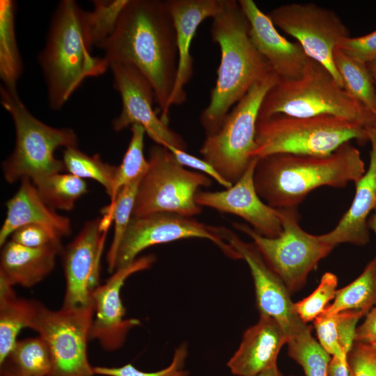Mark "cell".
Segmentation results:
<instances>
[{
	"label": "cell",
	"mask_w": 376,
	"mask_h": 376,
	"mask_svg": "<svg viewBox=\"0 0 376 376\" xmlns=\"http://www.w3.org/2000/svg\"><path fill=\"white\" fill-rule=\"evenodd\" d=\"M99 48L109 65L130 64L145 76L153 89L159 116L168 123L178 49L166 0H129L114 31Z\"/></svg>",
	"instance_id": "cell-1"
},
{
	"label": "cell",
	"mask_w": 376,
	"mask_h": 376,
	"mask_svg": "<svg viewBox=\"0 0 376 376\" xmlns=\"http://www.w3.org/2000/svg\"><path fill=\"white\" fill-rule=\"evenodd\" d=\"M359 150L346 143L327 155L276 153L257 159L253 182L260 198L276 208H297L321 187H345L365 173Z\"/></svg>",
	"instance_id": "cell-2"
},
{
	"label": "cell",
	"mask_w": 376,
	"mask_h": 376,
	"mask_svg": "<svg viewBox=\"0 0 376 376\" xmlns=\"http://www.w3.org/2000/svg\"><path fill=\"white\" fill-rule=\"evenodd\" d=\"M249 21L238 1L227 0L212 19V40L220 49L217 78L200 116L205 134L216 132L233 108L258 81L273 71L250 38Z\"/></svg>",
	"instance_id": "cell-3"
},
{
	"label": "cell",
	"mask_w": 376,
	"mask_h": 376,
	"mask_svg": "<svg viewBox=\"0 0 376 376\" xmlns=\"http://www.w3.org/2000/svg\"><path fill=\"white\" fill-rule=\"evenodd\" d=\"M88 14L73 0L61 1L38 55L54 111L61 109L86 78L102 75L109 68L104 57L92 55Z\"/></svg>",
	"instance_id": "cell-4"
},
{
	"label": "cell",
	"mask_w": 376,
	"mask_h": 376,
	"mask_svg": "<svg viewBox=\"0 0 376 376\" xmlns=\"http://www.w3.org/2000/svg\"><path fill=\"white\" fill-rule=\"evenodd\" d=\"M275 114L295 117L331 116L367 130L376 118L352 98L321 63L310 58L297 79L279 78L263 101L258 119Z\"/></svg>",
	"instance_id": "cell-5"
},
{
	"label": "cell",
	"mask_w": 376,
	"mask_h": 376,
	"mask_svg": "<svg viewBox=\"0 0 376 376\" xmlns=\"http://www.w3.org/2000/svg\"><path fill=\"white\" fill-rule=\"evenodd\" d=\"M1 104L10 113L15 131L13 152L1 164L4 179L12 184L23 178L33 182L65 168L54 156L59 148L77 147L76 132L69 127H54L36 118L19 98L16 88H0Z\"/></svg>",
	"instance_id": "cell-6"
},
{
	"label": "cell",
	"mask_w": 376,
	"mask_h": 376,
	"mask_svg": "<svg viewBox=\"0 0 376 376\" xmlns=\"http://www.w3.org/2000/svg\"><path fill=\"white\" fill-rule=\"evenodd\" d=\"M352 140L369 141L368 130L331 116L275 114L258 119L253 158L276 153L327 155Z\"/></svg>",
	"instance_id": "cell-7"
},
{
	"label": "cell",
	"mask_w": 376,
	"mask_h": 376,
	"mask_svg": "<svg viewBox=\"0 0 376 376\" xmlns=\"http://www.w3.org/2000/svg\"><path fill=\"white\" fill-rule=\"evenodd\" d=\"M279 78L272 72L255 84L230 111L220 128L206 136L201 147L203 159L231 184L255 159L253 153L260 109L265 95Z\"/></svg>",
	"instance_id": "cell-8"
},
{
	"label": "cell",
	"mask_w": 376,
	"mask_h": 376,
	"mask_svg": "<svg viewBox=\"0 0 376 376\" xmlns=\"http://www.w3.org/2000/svg\"><path fill=\"white\" fill-rule=\"evenodd\" d=\"M148 169L136 195L133 217L167 212L192 217L201 212L195 196L211 179L180 165L165 147L155 144L148 150Z\"/></svg>",
	"instance_id": "cell-9"
},
{
	"label": "cell",
	"mask_w": 376,
	"mask_h": 376,
	"mask_svg": "<svg viewBox=\"0 0 376 376\" xmlns=\"http://www.w3.org/2000/svg\"><path fill=\"white\" fill-rule=\"evenodd\" d=\"M279 210L282 231L276 237H265L246 224L236 222L233 226L252 240L267 265L292 294L304 287L308 274L334 246L300 226L297 208Z\"/></svg>",
	"instance_id": "cell-10"
},
{
	"label": "cell",
	"mask_w": 376,
	"mask_h": 376,
	"mask_svg": "<svg viewBox=\"0 0 376 376\" xmlns=\"http://www.w3.org/2000/svg\"><path fill=\"white\" fill-rule=\"evenodd\" d=\"M93 316V304L52 310L39 302L31 329L50 351L52 366L49 376L95 375L88 358Z\"/></svg>",
	"instance_id": "cell-11"
},
{
	"label": "cell",
	"mask_w": 376,
	"mask_h": 376,
	"mask_svg": "<svg viewBox=\"0 0 376 376\" xmlns=\"http://www.w3.org/2000/svg\"><path fill=\"white\" fill-rule=\"evenodd\" d=\"M267 15L276 27L295 38L308 56L324 65L343 88L334 53L338 42L350 36V32L336 12L313 3H291Z\"/></svg>",
	"instance_id": "cell-12"
},
{
	"label": "cell",
	"mask_w": 376,
	"mask_h": 376,
	"mask_svg": "<svg viewBox=\"0 0 376 376\" xmlns=\"http://www.w3.org/2000/svg\"><path fill=\"white\" fill-rule=\"evenodd\" d=\"M188 238L207 239L228 257L241 259L224 240L221 226L207 225L190 217L157 212L132 216L116 253L115 269L134 262L150 246Z\"/></svg>",
	"instance_id": "cell-13"
},
{
	"label": "cell",
	"mask_w": 376,
	"mask_h": 376,
	"mask_svg": "<svg viewBox=\"0 0 376 376\" xmlns=\"http://www.w3.org/2000/svg\"><path fill=\"white\" fill-rule=\"evenodd\" d=\"M109 68L113 87L122 100V110L112 121L113 130L120 132L129 126L139 125L156 144L187 150L183 138L171 130L154 110V91L145 76L127 63H112Z\"/></svg>",
	"instance_id": "cell-14"
},
{
	"label": "cell",
	"mask_w": 376,
	"mask_h": 376,
	"mask_svg": "<svg viewBox=\"0 0 376 376\" xmlns=\"http://www.w3.org/2000/svg\"><path fill=\"white\" fill-rule=\"evenodd\" d=\"M155 260L152 254L139 257L116 269L104 283L100 284L93 291L94 316L90 339L97 340L104 350L113 352L120 349L130 331L141 324L137 318H126L121 290L130 276L150 268Z\"/></svg>",
	"instance_id": "cell-15"
},
{
	"label": "cell",
	"mask_w": 376,
	"mask_h": 376,
	"mask_svg": "<svg viewBox=\"0 0 376 376\" xmlns=\"http://www.w3.org/2000/svg\"><path fill=\"white\" fill-rule=\"evenodd\" d=\"M109 226L101 217L84 223L75 238L62 251L65 292L62 307L86 306L100 285V263Z\"/></svg>",
	"instance_id": "cell-16"
},
{
	"label": "cell",
	"mask_w": 376,
	"mask_h": 376,
	"mask_svg": "<svg viewBox=\"0 0 376 376\" xmlns=\"http://www.w3.org/2000/svg\"><path fill=\"white\" fill-rule=\"evenodd\" d=\"M222 235L249 267L254 284L256 305L260 315L275 319L289 338L304 322L295 313L291 294L285 285L267 265L253 242L242 240L224 227Z\"/></svg>",
	"instance_id": "cell-17"
},
{
	"label": "cell",
	"mask_w": 376,
	"mask_h": 376,
	"mask_svg": "<svg viewBox=\"0 0 376 376\" xmlns=\"http://www.w3.org/2000/svg\"><path fill=\"white\" fill-rule=\"evenodd\" d=\"M255 158L244 174L233 185L223 191H199L195 201L201 207L238 216L254 230L267 237H276L282 231L279 209L265 203L258 194L253 182Z\"/></svg>",
	"instance_id": "cell-18"
},
{
	"label": "cell",
	"mask_w": 376,
	"mask_h": 376,
	"mask_svg": "<svg viewBox=\"0 0 376 376\" xmlns=\"http://www.w3.org/2000/svg\"><path fill=\"white\" fill-rule=\"evenodd\" d=\"M227 0H166L173 19L178 49V69L170 99L171 107L187 100L185 86L194 73L190 47L200 24L214 18L225 8Z\"/></svg>",
	"instance_id": "cell-19"
},
{
	"label": "cell",
	"mask_w": 376,
	"mask_h": 376,
	"mask_svg": "<svg viewBox=\"0 0 376 376\" xmlns=\"http://www.w3.org/2000/svg\"><path fill=\"white\" fill-rule=\"evenodd\" d=\"M250 27V38L257 50L280 79L299 77L310 58L297 42L281 35L267 14L252 0H240Z\"/></svg>",
	"instance_id": "cell-20"
},
{
	"label": "cell",
	"mask_w": 376,
	"mask_h": 376,
	"mask_svg": "<svg viewBox=\"0 0 376 376\" xmlns=\"http://www.w3.org/2000/svg\"><path fill=\"white\" fill-rule=\"evenodd\" d=\"M368 132L371 143L368 168L355 182V194L348 210L331 231L320 235L334 247L343 243L363 246L370 240L367 221L376 210V125Z\"/></svg>",
	"instance_id": "cell-21"
},
{
	"label": "cell",
	"mask_w": 376,
	"mask_h": 376,
	"mask_svg": "<svg viewBox=\"0 0 376 376\" xmlns=\"http://www.w3.org/2000/svg\"><path fill=\"white\" fill-rule=\"evenodd\" d=\"M288 340L287 334L275 319L260 315L258 321L244 331L227 367L236 376H255L277 365L279 352Z\"/></svg>",
	"instance_id": "cell-22"
},
{
	"label": "cell",
	"mask_w": 376,
	"mask_h": 376,
	"mask_svg": "<svg viewBox=\"0 0 376 376\" xmlns=\"http://www.w3.org/2000/svg\"><path fill=\"white\" fill-rule=\"evenodd\" d=\"M6 205V217L0 230L1 246L15 230L24 225L42 226L60 238L72 232L70 219L49 207L28 178L20 180L19 189Z\"/></svg>",
	"instance_id": "cell-23"
},
{
	"label": "cell",
	"mask_w": 376,
	"mask_h": 376,
	"mask_svg": "<svg viewBox=\"0 0 376 376\" xmlns=\"http://www.w3.org/2000/svg\"><path fill=\"white\" fill-rule=\"evenodd\" d=\"M63 250L62 244L29 248L9 240L1 246L0 280L12 287L34 286L52 272Z\"/></svg>",
	"instance_id": "cell-24"
},
{
	"label": "cell",
	"mask_w": 376,
	"mask_h": 376,
	"mask_svg": "<svg viewBox=\"0 0 376 376\" xmlns=\"http://www.w3.org/2000/svg\"><path fill=\"white\" fill-rule=\"evenodd\" d=\"M39 301L17 295L13 287L0 280V366L17 342L19 332L32 328Z\"/></svg>",
	"instance_id": "cell-25"
},
{
	"label": "cell",
	"mask_w": 376,
	"mask_h": 376,
	"mask_svg": "<svg viewBox=\"0 0 376 376\" xmlns=\"http://www.w3.org/2000/svg\"><path fill=\"white\" fill-rule=\"evenodd\" d=\"M17 3L13 0L0 1V77L3 86L16 88L23 70L15 34Z\"/></svg>",
	"instance_id": "cell-26"
},
{
	"label": "cell",
	"mask_w": 376,
	"mask_h": 376,
	"mask_svg": "<svg viewBox=\"0 0 376 376\" xmlns=\"http://www.w3.org/2000/svg\"><path fill=\"white\" fill-rule=\"evenodd\" d=\"M376 306V258L366 265L362 273L346 286L337 290L335 297L323 313L335 314L357 310L364 316Z\"/></svg>",
	"instance_id": "cell-27"
},
{
	"label": "cell",
	"mask_w": 376,
	"mask_h": 376,
	"mask_svg": "<svg viewBox=\"0 0 376 376\" xmlns=\"http://www.w3.org/2000/svg\"><path fill=\"white\" fill-rule=\"evenodd\" d=\"M334 61L344 90L376 118V91L365 63L336 48Z\"/></svg>",
	"instance_id": "cell-28"
},
{
	"label": "cell",
	"mask_w": 376,
	"mask_h": 376,
	"mask_svg": "<svg viewBox=\"0 0 376 376\" xmlns=\"http://www.w3.org/2000/svg\"><path fill=\"white\" fill-rule=\"evenodd\" d=\"M52 366L49 347L38 336L17 340L0 367L20 376H49Z\"/></svg>",
	"instance_id": "cell-29"
},
{
	"label": "cell",
	"mask_w": 376,
	"mask_h": 376,
	"mask_svg": "<svg viewBox=\"0 0 376 376\" xmlns=\"http://www.w3.org/2000/svg\"><path fill=\"white\" fill-rule=\"evenodd\" d=\"M288 354L303 369L305 376H329L332 357L311 334V327L303 323L289 336Z\"/></svg>",
	"instance_id": "cell-30"
},
{
	"label": "cell",
	"mask_w": 376,
	"mask_h": 376,
	"mask_svg": "<svg viewBox=\"0 0 376 376\" xmlns=\"http://www.w3.org/2000/svg\"><path fill=\"white\" fill-rule=\"evenodd\" d=\"M33 183L42 200L54 210H72L88 192L85 180L70 173L52 174Z\"/></svg>",
	"instance_id": "cell-31"
},
{
	"label": "cell",
	"mask_w": 376,
	"mask_h": 376,
	"mask_svg": "<svg viewBox=\"0 0 376 376\" xmlns=\"http://www.w3.org/2000/svg\"><path fill=\"white\" fill-rule=\"evenodd\" d=\"M63 152L62 160L68 173L81 179L95 180L111 196L118 166L104 162L99 154L90 156L77 147L65 148Z\"/></svg>",
	"instance_id": "cell-32"
},
{
	"label": "cell",
	"mask_w": 376,
	"mask_h": 376,
	"mask_svg": "<svg viewBox=\"0 0 376 376\" xmlns=\"http://www.w3.org/2000/svg\"><path fill=\"white\" fill-rule=\"evenodd\" d=\"M141 179L123 187L118 191L113 203L102 210V215L114 222L113 235L106 256L107 270L110 274L116 269V253L132 217L136 195Z\"/></svg>",
	"instance_id": "cell-33"
},
{
	"label": "cell",
	"mask_w": 376,
	"mask_h": 376,
	"mask_svg": "<svg viewBox=\"0 0 376 376\" xmlns=\"http://www.w3.org/2000/svg\"><path fill=\"white\" fill-rule=\"evenodd\" d=\"M130 130L131 138L122 162L118 166L113 190L109 205L113 203L123 187L141 179L148 169V160L144 155L146 132L139 125H132Z\"/></svg>",
	"instance_id": "cell-34"
},
{
	"label": "cell",
	"mask_w": 376,
	"mask_h": 376,
	"mask_svg": "<svg viewBox=\"0 0 376 376\" xmlns=\"http://www.w3.org/2000/svg\"><path fill=\"white\" fill-rule=\"evenodd\" d=\"M129 0H94L88 22L93 46H100L113 33Z\"/></svg>",
	"instance_id": "cell-35"
},
{
	"label": "cell",
	"mask_w": 376,
	"mask_h": 376,
	"mask_svg": "<svg viewBox=\"0 0 376 376\" xmlns=\"http://www.w3.org/2000/svg\"><path fill=\"white\" fill-rule=\"evenodd\" d=\"M337 285V276L331 272H326L310 295L294 303V310L303 322L307 324L313 321L324 312L335 297Z\"/></svg>",
	"instance_id": "cell-36"
},
{
	"label": "cell",
	"mask_w": 376,
	"mask_h": 376,
	"mask_svg": "<svg viewBox=\"0 0 376 376\" xmlns=\"http://www.w3.org/2000/svg\"><path fill=\"white\" fill-rule=\"evenodd\" d=\"M188 352L187 343H182L175 350L169 365L157 371H142L127 363L119 367L95 366L94 373L102 376H189L185 368Z\"/></svg>",
	"instance_id": "cell-37"
},
{
	"label": "cell",
	"mask_w": 376,
	"mask_h": 376,
	"mask_svg": "<svg viewBox=\"0 0 376 376\" xmlns=\"http://www.w3.org/2000/svg\"><path fill=\"white\" fill-rule=\"evenodd\" d=\"M347 366L349 376H376V343L354 342Z\"/></svg>",
	"instance_id": "cell-38"
},
{
	"label": "cell",
	"mask_w": 376,
	"mask_h": 376,
	"mask_svg": "<svg viewBox=\"0 0 376 376\" xmlns=\"http://www.w3.org/2000/svg\"><path fill=\"white\" fill-rule=\"evenodd\" d=\"M318 343L331 357L341 361H347L338 341L336 314L322 313L313 320Z\"/></svg>",
	"instance_id": "cell-39"
},
{
	"label": "cell",
	"mask_w": 376,
	"mask_h": 376,
	"mask_svg": "<svg viewBox=\"0 0 376 376\" xmlns=\"http://www.w3.org/2000/svg\"><path fill=\"white\" fill-rule=\"evenodd\" d=\"M336 48L349 57L367 64L376 60V30L365 36L342 38Z\"/></svg>",
	"instance_id": "cell-40"
},
{
	"label": "cell",
	"mask_w": 376,
	"mask_h": 376,
	"mask_svg": "<svg viewBox=\"0 0 376 376\" xmlns=\"http://www.w3.org/2000/svg\"><path fill=\"white\" fill-rule=\"evenodd\" d=\"M10 237V240L29 248H42L62 244V238L37 224L22 226L15 230Z\"/></svg>",
	"instance_id": "cell-41"
},
{
	"label": "cell",
	"mask_w": 376,
	"mask_h": 376,
	"mask_svg": "<svg viewBox=\"0 0 376 376\" xmlns=\"http://www.w3.org/2000/svg\"><path fill=\"white\" fill-rule=\"evenodd\" d=\"M335 314L339 344L347 354L354 343L357 322L364 315L357 310L343 311Z\"/></svg>",
	"instance_id": "cell-42"
},
{
	"label": "cell",
	"mask_w": 376,
	"mask_h": 376,
	"mask_svg": "<svg viewBox=\"0 0 376 376\" xmlns=\"http://www.w3.org/2000/svg\"><path fill=\"white\" fill-rule=\"evenodd\" d=\"M166 148L172 153L175 159L182 166L189 167L202 172V173L213 178L226 189L233 185V184L226 180L207 161L192 155L188 153L187 150L178 149L173 146H169Z\"/></svg>",
	"instance_id": "cell-43"
},
{
	"label": "cell",
	"mask_w": 376,
	"mask_h": 376,
	"mask_svg": "<svg viewBox=\"0 0 376 376\" xmlns=\"http://www.w3.org/2000/svg\"><path fill=\"white\" fill-rule=\"evenodd\" d=\"M354 342L376 343V306L366 315L355 332Z\"/></svg>",
	"instance_id": "cell-44"
},
{
	"label": "cell",
	"mask_w": 376,
	"mask_h": 376,
	"mask_svg": "<svg viewBox=\"0 0 376 376\" xmlns=\"http://www.w3.org/2000/svg\"><path fill=\"white\" fill-rule=\"evenodd\" d=\"M329 376H349L347 361H343L332 357L328 368Z\"/></svg>",
	"instance_id": "cell-45"
},
{
	"label": "cell",
	"mask_w": 376,
	"mask_h": 376,
	"mask_svg": "<svg viewBox=\"0 0 376 376\" xmlns=\"http://www.w3.org/2000/svg\"><path fill=\"white\" fill-rule=\"evenodd\" d=\"M255 376H292V375H285L283 373L281 372V370L279 369L276 365L260 372V373L257 374Z\"/></svg>",
	"instance_id": "cell-46"
},
{
	"label": "cell",
	"mask_w": 376,
	"mask_h": 376,
	"mask_svg": "<svg viewBox=\"0 0 376 376\" xmlns=\"http://www.w3.org/2000/svg\"><path fill=\"white\" fill-rule=\"evenodd\" d=\"M376 91V60L366 64Z\"/></svg>",
	"instance_id": "cell-47"
},
{
	"label": "cell",
	"mask_w": 376,
	"mask_h": 376,
	"mask_svg": "<svg viewBox=\"0 0 376 376\" xmlns=\"http://www.w3.org/2000/svg\"><path fill=\"white\" fill-rule=\"evenodd\" d=\"M367 224L369 230H372L376 236V210L374 211V213L368 217ZM375 258H376V255Z\"/></svg>",
	"instance_id": "cell-48"
},
{
	"label": "cell",
	"mask_w": 376,
	"mask_h": 376,
	"mask_svg": "<svg viewBox=\"0 0 376 376\" xmlns=\"http://www.w3.org/2000/svg\"><path fill=\"white\" fill-rule=\"evenodd\" d=\"M0 368H1L0 376H20L19 375L15 374V373L10 370L6 367L2 366Z\"/></svg>",
	"instance_id": "cell-49"
}]
</instances>
